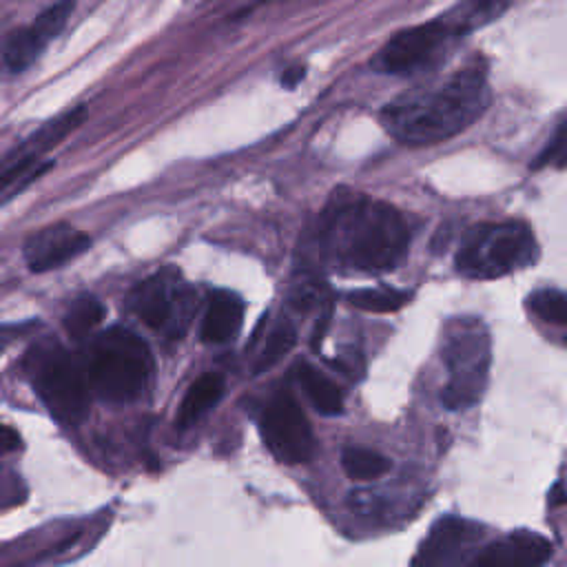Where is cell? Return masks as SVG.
Segmentation results:
<instances>
[{
	"mask_svg": "<svg viewBox=\"0 0 567 567\" xmlns=\"http://www.w3.org/2000/svg\"><path fill=\"white\" fill-rule=\"evenodd\" d=\"M128 308L148 328L182 339L197 312V295L175 266H166L131 290Z\"/></svg>",
	"mask_w": 567,
	"mask_h": 567,
	"instance_id": "obj_7",
	"label": "cell"
},
{
	"mask_svg": "<svg viewBox=\"0 0 567 567\" xmlns=\"http://www.w3.org/2000/svg\"><path fill=\"white\" fill-rule=\"evenodd\" d=\"M489 104L487 71L474 60L439 84L421 86L388 102L383 128L399 142L425 146L445 142L472 126Z\"/></svg>",
	"mask_w": 567,
	"mask_h": 567,
	"instance_id": "obj_1",
	"label": "cell"
},
{
	"mask_svg": "<svg viewBox=\"0 0 567 567\" xmlns=\"http://www.w3.org/2000/svg\"><path fill=\"white\" fill-rule=\"evenodd\" d=\"M297 343V332L292 328V323L288 321H281L275 326V330L268 334V339L264 341V348L259 352V357L255 359V365H252V372L255 374H261L266 370H270L279 359H284L292 346Z\"/></svg>",
	"mask_w": 567,
	"mask_h": 567,
	"instance_id": "obj_23",
	"label": "cell"
},
{
	"mask_svg": "<svg viewBox=\"0 0 567 567\" xmlns=\"http://www.w3.org/2000/svg\"><path fill=\"white\" fill-rule=\"evenodd\" d=\"M321 299H323V284L317 277L299 279V284L290 292V303L301 312H308L312 306L321 303Z\"/></svg>",
	"mask_w": 567,
	"mask_h": 567,
	"instance_id": "obj_27",
	"label": "cell"
},
{
	"mask_svg": "<svg viewBox=\"0 0 567 567\" xmlns=\"http://www.w3.org/2000/svg\"><path fill=\"white\" fill-rule=\"evenodd\" d=\"M330 321H332V303L328 301V303L321 308V315H319V319L315 321V328H312V334H310V348H312L315 352L321 350V343H323V339H326V334H328Z\"/></svg>",
	"mask_w": 567,
	"mask_h": 567,
	"instance_id": "obj_29",
	"label": "cell"
},
{
	"mask_svg": "<svg viewBox=\"0 0 567 567\" xmlns=\"http://www.w3.org/2000/svg\"><path fill=\"white\" fill-rule=\"evenodd\" d=\"M153 357L146 341L124 326L100 332L91 346L86 374L91 390L109 403L135 401L148 385Z\"/></svg>",
	"mask_w": 567,
	"mask_h": 567,
	"instance_id": "obj_3",
	"label": "cell"
},
{
	"mask_svg": "<svg viewBox=\"0 0 567 567\" xmlns=\"http://www.w3.org/2000/svg\"><path fill=\"white\" fill-rule=\"evenodd\" d=\"M543 166H558V168L567 166V117L556 126L545 151L536 157L534 168H543Z\"/></svg>",
	"mask_w": 567,
	"mask_h": 567,
	"instance_id": "obj_26",
	"label": "cell"
},
{
	"mask_svg": "<svg viewBox=\"0 0 567 567\" xmlns=\"http://www.w3.org/2000/svg\"><path fill=\"white\" fill-rule=\"evenodd\" d=\"M529 308L536 317H540L547 323L567 326V292L563 290H554V288L536 290L529 297Z\"/></svg>",
	"mask_w": 567,
	"mask_h": 567,
	"instance_id": "obj_24",
	"label": "cell"
},
{
	"mask_svg": "<svg viewBox=\"0 0 567 567\" xmlns=\"http://www.w3.org/2000/svg\"><path fill=\"white\" fill-rule=\"evenodd\" d=\"M244 323V299L230 290H215L208 295L202 317L199 337L204 343L219 346L233 341Z\"/></svg>",
	"mask_w": 567,
	"mask_h": 567,
	"instance_id": "obj_13",
	"label": "cell"
},
{
	"mask_svg": "<svg viewBox=\"0 0 567 567\" xmlns=\"http://www.w3.org/2000/svg\"><path fill=\"white\" fill-rule=\"evenodd\" d=\"M463 38L443 16L394 33L374 55L372 66L385 75H416L436 69Z\"/></svg>",
	"mask_w": 567,
	"mask_h": 567,
	"instance_id": "obj_8",
	"label": "cell"
},
{
	"mask_svg": "<svg viewBox=\"0 0 567 567\" xmlns=\"http://www.w3.org/2000/svg\"><path fill=\"white\" fill-rule=\"evenodd\" d=\"M47 49V42L40 38V33L33 27H22L9 33L4 40V51L2 60L7 71L11 73H22L29 69Z\"/></svg>",
	"mask_w": 567,
	"mask_h": 567,
	"instance_id": "obj_18",
	"label": "cell"
},
{
	"mask_svg": "<svg viewBox=\"0 0 567 567\" xmlns=\"http://www.w3.org/2000/svg\"><path fill=\"white\" fill-rule=\"evenodd\" d=\"M549 556L551 545L545 536L516 529L476 549L461 567H543Z\"/></svg>",
	"mask_w": 567,
	"mask_h": 567,
	"instance_id": "obj_11",
	"label": "cell"
},
{
	"mask_svg": "<svg viewBox=\"0 0 567 567\" xmlns=\"http://www.w3.org/2000/svg\"><path fill=\"white\" fill-rule=\"evenodd\" d=\"M483 534L485 527L476 520L452 514L441 516L421 540L410 567H461Z\"/></svg>",
	"mask_w": 567,
	"mask_h": 567,
	"instance_id": "obj_10",
	"label": "cell"
},
{
	"mask_svg": "<svg viewBox=\"0 0 567 567\" xmlns=\"http://www.w3.org/2000/svg\"><path fill=\"white\" fill-rule=\"evenodd\" d=\"M51 168L49 159L42 157H4L2 168V199L18 195L22 188H27L33 179H38L42 173Z\"/></svg>",
	"mask_w": 567,
	"mask_h": 567,
	"instance_id": "obj_21",
	"label": "cell"
},
{
	"mask_svg": "<svg viewBox=\"0 0 567 567\" xmlns=\"http://www.w3.org/2000/svg\"><path fill=\"white\" fill-rule=\"evenodd\" d=\"M297 381L303 388L306 396L315 405L317 412L326 416H337L343 412V394L341 390L315 365L301 361L297 368Z\"/></svg>",
	"mask_w": 567,
	"mask_h": 567,
	"instance_id": "obj_16",
	"label": "cell"
},
{
	"mask_svg": "<svg viewBox=\"0 0 567 567\" xmlns=\"http://www.w3.org/2000/svg\"><path fill=\"white\" fill-rule=\"evenodd\" d=\"M410 292L396 288H361L348 292L346 301L365 312H396L403 303H408Z\"/></svg>",
	"mask_w": 567,
	"mask_h": 567,
	"instance_id": "obj_22",
	"label": "cell"
},
{
	"mask_svg": "<svg viewBox=\"0 0 567 567\" xmlns=\"http://www.w3.org/2000/svg\"><path fill=\"white\" fill-rule=\"evenodd\" d=\"M106 317L104 303L93 295H80L71 301L69 310L64 312L62 326L71 339L89 337Z\"/></svg>",
	"mask_w": 567,
	"mask_h": 567,
	"instance_id": "obj_19",
	"label": "cell"
},
{
	"mask_svg": "<svg viewBox=\"0 0 567 567\" xmlns=\"http://www.w3.org/2000/svg\"><path fill=\"white\" fill-rule=\"evenodd\" d=\"M512 0H461L450 13L443 18L461 33H470L474 29H481L489 22H494L505 9L509 7Z\"/></svg>",
	"mask_w": 567,
	"mask_h": 567,
	"instance_id": "obj_17",
	"label": "cell"
},
{
	"mask_svg": "<svg viewBox=\"0 0 567 567\" xmlns=\"http://www.w3.org/2000/svg\"><path fill=\"white\" fill-rule=\"evenodd\" d=\"M91 246V237L71 224L58 221L31 233L22 246V257L31 272H47L71 261Z\"/></svg>",
	"mask_w": 567,
	"mask_h": 567,
	"instance_id": "obj_12",
	"label": "cell"
},
{
	"mask_svg": "<svg viewBox=\"0 0 567 567\" xmlns=\"http://www.w3.org/2000/svg\"><path fill=\"white\" fill-rule=\"evenodd\" d=\"M317 239L332 261L359 272L392 270L410 248L401 213L365 195H337L319 217Z\"/></svg>",
	"mask_w": 567,
	"mask_h": 567,
	"instance_id": "obj_2",
	"label": "cell"
},
{
	"mask_svg": "<svg viewBox=\"0 0 567 567\" xmlns=\"http://www.w3.org/2000/svg\"><path fill=\"white\" fill-rule=\"evenodd\" d=\"M224 394V377L217 372H206L202 377H197L190 388L186 390L177 414H175V425L177 427H190L195 425L210 408H215L219 403Z\"/></svg>",
	"mask_w": 567,
	"mask_h": 567,
	"instance_id": "obj_14",
	"label": "cell"
},
{
	"mask_svg": "<svg viewBox=\"0 0 567 567\" xmlns=\"http://www.w3.org/2000/svg\"><path fill=\"white\" fill-rule=\"evenodd\" d=\"M2 436H4V441H2V450H4V452L13 450V447L20 443V441H18V434H16L11 427H7V425H4V434H2Z\"/></svg>",
	"mask_w": 567,
	"mask_h": 567,
	"instance_id": "obj_32",
	"label": "cell"
},
{
	"mask_svg": "<svg viewBox=\"0 0 567 567\" xmlns=\"http://www.w3.org/2000/svg\"><path fill=\"white\" fill-rule=\"evenodd\" d=\"M73 7H75V0H58L55 4H51L49 9H44L35 22L31 24L40 38L49 44L53 38L60 35V31L66 27L71 13H73Z\"/></svg>",
	"mask_w": 567,
	"mask_h": 567,
	"instance_id": "obj_25",
	"label": "cell"
},
{
	"mask_svg": "<svg viewBox=\"0 0 567 567\" xmlns=\"http://www.w3.org/2000/svg\"><path fill=\"white\" fill-rule=\"evenodd\" d=\"M84 115L86 111L82 106H75L71 111L60 113L58 117H51L35 133H31L20 146H16L13 153H9L7 157H42V153H47L49 148L60 144L71 131H75L82 124Z\"/></svg>",
	"mask_w": 567,
	"mask_h": 567,
	"instance_id": "obj_15",
	"label": "cell"
},
{
	"mask_svg": "<svg viewBox=\"0 0 567 567\" xmlns=\"http://www.w3.org/2000/svg\"><path fill=\"white\" fill-rule=\"evenodd\" d=\"M547 503H549L551 507H558V505H565V503H567V492H565V487H563L560 483L551 485L549 496H547Z\"/></svg>",
	"mask_w": 567,
	"mask_h": 567,
	"instance_id": "obj_30",
	"label": "cell"
},
{
	"mask_svg": "<svg viewBox=\"0 0 567 567\" xmlns=\"http://www.w3.org/2000/svg\"><path fill=\"white\" fill-rule=\"evenodd\" d=\"M492 361L489 332L474 317H458L447 323L443 339V363L447 383L441 403L447 410H467L485 392Z\"/></svg>",
	"mask_w": 567,
	"mask_h": 567,
	"instance_id": "obj_5",
	"label": "cell"
},
{
	"mask_svg": "<svg viewBox=\"0 0 567 567\" xmlns=\"http://www.w3.org/2000/svg\"><path fill=\"white\" fill-rule=\"evenodd\" d=\"M303 78V66H295V69H288V71H284V75H281V82L286 84V86H295L299 80Z\"/></svg>",
	"mask_w": 567,
	"mask_h": 567,
	"instance_id": "obj_31",
	"label": "cell"
},
{
	"mask_svg": "<svg viewBox=\"0 0 567 567\" xmlns=\"http://www.w3.org/2000/svg\"><path fill=\"white\" fill-rule=\"evenodd\" d=\"M330 365L352 379H359L363 374V359L359 352H346V354H339L330 361Z\"/></svg>",
	"mask_w": 567,
	"mask_h": 567,
	"instance_id": "obj_28",
	"label": "cell"
},
{
	"mask_svg": "<svg viewBox=\"0 0 567 567\" xmlns=\"http://www.w3.org/2000/svg\"><path fill=\"white\" fill-rule=\"evenodd\" d=\"M22 363L42 405L60 425H80L89 416L91 383L86 368H82L55 339L29 348Z\"/></svg>",
	"mask_w": 567,
	"mask_h": 567,
	"instance_id": "obj_4",
	"label": "cell"
},
{
	"mask_svg": "<svg viewBox=\"0 0 567 567\" xmlns=\"http://www.w3.org/2000/svg\"><path fill=\"white\" fill-rule=\"evenodd\" d=\"M536 257L538 246L525 224H478L465 233L454 266L465 277L494 279L532 266Z\"/></svg>",
	"mask_w": 567,
	"mask_h": 567,
	"instance_id": "obj_6",
	"label": "cell"
},
{
	"mask_svg": "<svg viewBox=\"0 0 567 567\" xmlns=\"http://www.w3.org/2000/svg\"><path fill=\"white\" fill-rule=\"evenodd\" d=\"M341 467L348 478L357 483L377 481L390 472L392 463L388 456L368 447H346L341 452Z\"/></svg>",
	"mask_w": 567,
	"mask_h": 567,
	"instance_id": "obj_20",
	"label": "cell"
},
{
	"mask_svg": "<svg viewBox=\"0 0 567 567\" xmlns=\"http://www.w3.org/2000/svg\"><path fill=\"white\" fill-rule=\"evenodd\" d=\"M259 434L268 452L288 465L306 463L315 454V434L301 405L288 390H279L259 414Z\"/></svg>",
	"mask_w": 567,
	"mask_h": 567,
	"instance_id": "obj_9",
	"label": "cell"
}]
</instances>
